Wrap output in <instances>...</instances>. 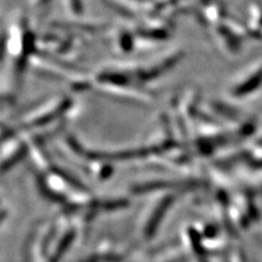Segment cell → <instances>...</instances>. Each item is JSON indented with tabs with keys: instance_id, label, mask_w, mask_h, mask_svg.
Wrapping results in <instances>:
<instances>
[{
	"instance_id": "obj_3",
	"label": "cell",
	"mask_w": 262,
	"mask_h": 262,
	"mask_svg": "<svg viewBox=\"0 0 262 262\" xmlns=\"http://www.w3.org/2000/svg\"><path fill=\"white\" fill-rule=\"evenodd\" d=\"M249 12L251 22L247 28L250 33V37L256 39L262 38V5L258 3L252 4Z\"/></svg>"
},
{
	"instance_id": "obj_1",
	"label": "cell",
	"mask_w": 262,
	"mask_h": 262,
	"mask_svg": "<svg viewBox=\"0 0 262 262\" xmlns=\"http://www.w3.org/2000/svg\"><path fill=\"white\" fill-rule=\"evenodd\" d=\"M182 52L173 49L165 55L145 61L107 63L91 76H82L71 81L79 90H94L130 101L147 102L154 95L153 83L176 66Z\"/></svg>"
},
{
	"instance_id": "obj_2",
	"label": "cell",
	"mask_w": 262,
	"mask_h": 262,
	"mask_svg": "<svg viewBox=\"0 0 262 262\" xmlns=\"http://www.w3.org/2000/svg\"><path fill=\"white\" fill-rule=\"evenodd\" d=\"M262 86V62L250 66L228 88V95L237 100L248 97Z\"/></svg>"
}]
</instances>
